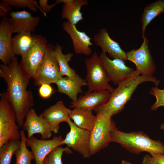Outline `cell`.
Instances as JSON below:
<instances>
[{
	"instance_id": "obj_5",
	"label": "cell",
	"mask_w": 164,
	"mask_h": 164,
	"mask_svg": "<svg viewBox=\"0 0 164 164\" xmlns=\"http://www.w3.org/2000/svg\"><path fill=\"white\" fill-rule=\"evenodd\" d=\"M0 97V148L10 140L21 139L15 112L4 92Z\"/></svg>"
},
{
	"instance_id": "obj_9",
	"label": "cell",
	"mask_w": 164,
	"mask_h": 164,
	"mask_svg": "<svg viewBox=\"0 0 164 164\" xmlns=\"http://www.w3.org/2000/svg\"><path fill=\"white\" fill-rule=\"evenodd\" d=\"M149 45V40L145 37L138 49H133L126 53V60L135 65V70L140 75L153 76L156 69Z\"/></svg>"
},
{
	"instance_id": "obj_16",
	"label": "cell",
	"mask_w": 164,
	"mask_h": 164,
	"mask_svg": "<svg viewBox=\"0 0 164 164\" xmlns=\"http://www.w3.org/2000/svg\"><path fill=\"white\" fill-rule=\"evenodd\" d=\"M71 110L65 106L63 101H60L39 115L49 123L51 131L56 134L59 132L60 123L66 122Z\"/></svg>"
},
{
	"instance_id": "obj_7",
	"label": "cell",
	"mask_w": 164,
	"mask_h": 164,
	"mask_svg": "<svg viewBox=\"0 0 164 164\" xmlns=\"http://www.w3.org/2000/svg\"><path fill=\"white\" fill-rule=\"evenodd\" d=\"M54 46L49 43L44 58L33 77L34 84L40 86L44 84L55 83L63 76L54 55Z\"/></svg>"
},
{
	"instance_id": "obj_21",
	"label": "cell",
	"mask_w": 164,
	"mask_h": 164,
	"mask_svg": "<svg viewBox=\"0 0 164 164\" xmlns=\"http://www.w3.org/2000/svg\"><path fill=\"white\" fill-rule=\"evenodd\" d=\"M58 4L63 3L61 16L71 24L76 25L83 20V14L80 10L82 6L87 5V0H57Z\"/></svg>"
},
{
	"instance_id": "obj_20",
	"label": "cell",
	"mask_w": 164,
	"mask_h": 164,
	"mask_svg": "<svg viewBox=\"0 0 164 164\" xmlns=\"http://www.w3.org/2000/svg\"><path fill=\"white\" fill-rule=\"evenodd\" d=\"M56 84L59 92L66 95L74 102L78 99V94L83 93L82 87L87 85V81L77 74L72 77H62Z\"/></svg>"
},
{
	"instance_id": "obj_11",
	"label": "cell",
	"mask_w": 164,
	"mask_h": 164,
	"mask_svg": "<svg viewBox=\"0 0 164 164\" xmlns=\"http://www.w3.org/2000/svg\"><path fill=\"white\" fill-rule=\"evenodd\" d=\"M63 139L60 135L54 136L51 139H39L33 136L27 138L26 144L30 148L36 164H44L46 158L56 148L62 145Z\"/></svg>"
},
{
	"instance_id": "obj_18",
	"label": "cell",
	"mask_w": 164,
	"mask_h": 164,
	"mask_svg": "<svg viewBox=\"0 0 164 164\" xmlns=\"http://www.w3.org/2000/svg\"><path fill=\"white\" fill-rule=\"evenodd\" d=\"M9 13L10 17L8 20L13 33L33 32L36 30L40 20L39 17L33 16L26 10L12 11Z\"/></svg>"
},
{
	"instance_id": "obj_38",
	"label": "cell",
	"mask_w": 164,
	"mask_h": 164,
	"mask_svg": "<svg viewBox=\"0 0 164 164\" xmlns=\"http://www.w3.org/2000/svg\"><path fill=\"white\" fill-rule=\"evenodd\" d=\"M44 164H48V158L47 156L44 162Z\"/></svg>"
},
{
	"instance_id": "obj_22",
	"label": "cell",
	"mask_w": 164,
	"mask_h": 164,
	"mask_svg": "<svg viewBox=\"0 0 164 164\" xmlns=\"http://www.w3.org/2000/svg\"><path fill=\"white\" fill-rule=\"evenodd\" d=\"M91 110L76 108L71 110L69 118L78 128L90 132L94 125L96 115H93Z\"/></svg>"
},
{
	"instance_id": "obj_10",
	"label": "cell",
	"mask_w": 164,
	"mask_h": 164,
	"mask_svg": "<svg viewBox=\"0 0 164 164\" xmlns=\"http://www.w3.org/2000/svg\"><path fill=\"white\" fill-rule=\"evenodd\" d=\"M66 122L70 126V131L66 134L61 145H66L84 158L90 157L91 155L89 146L90 132L77 127L70 118Z\"/></svg>"
},
{
	"instance_id": "obj_12",
	"label": "cell",
	"mask_w": 164,
	"mask_h": 164,
	"mask_svg": "<svg viewBox=\"0 0 164 164\" xmlns=\"http://www.w3.org/2000/svg\"><path fill=\"white\" fill-rule=\"evenodd\" d=\"M99 56L111 81L115 85H118L135 71L133 68L127 66L125 61L121 59H111L102 51Z\"/></svg>"
},
{
	"instance_id": "obj_8",
	"label": "cell",
	"mask_w": 164,
	"mask_h": 164,
	"mask_svg": "<svg viewBox=\"0 0 164 164\" xmlns=\"http://www.w3.org/2000/svg\"><path fill=\"white\" fill-rule=\"evenodd\" d=\"M34 40L31 47L22 57L21 66L24 71L32 78L43 61L47 48V40L41 35H34Z\"/></svg>"
},
{
	"instance_id": "obj_29",
	"label": "cell",
	"mask_w": 164,
	"mask_h": 164,
	"mask_svg": "<svg viewBox=\"0 0 164 164\" xmlns=\"http://www.w3.org/2000/svg\"><path fill=\"white\" fill-rule=\"evenodd\" d=\"M70 154L72 151L68 147L59 146L53 150L48 155V164H63L62 157L63 152Z\"/></svg>"
},
{
	"instance_id": "obj_26",
	"label": "cell",
	"mask_w": 164,
	"mask_h": 164,
	"mask_svg": "<svg viewBox=\"0 0 164 164\" xmlns=\"http://www.w3.org/2000/svg\"><path fill=\"white\" fill-rule=\"evenodd\" d=\"M21 144L19 148L14 153L15 156V164H31V161L35 159L34 155L32 151L27 148L26 141L27 138L25 131H20Z\"/></svg>"
},
{
	"instance_id": "obj_28",
	"label": "cell",
	"mask_w": 164,
	"mask_h": 164,
	"mask_svg": "<svg viewBox=\"0 0 164 164\" xmlns=\"http://www.w3.org/2000/svg\"><path fill=\"white\" fill-rule=\"evenodd\" d=\"M9 5L17 7H26L34 12H37L38 9L46 17V13L41 9L38 2L35 0H3Z\"/></svg>"
},
{
	"instance_id": "obj_13",
	"label": "cell",
	"mask_w": 164,
	"mask_h": 164,
	"mask_svg": "<svg viewBox=\"0 0 164 164\" xmlns=\"http://www.w3.org/2000/svg\"><path fill=\"white\" fill-rule=\"evenodd\" d=\"M22 128L27 132V138L36 134H39L42 139H49L52 135L49 123L39 115L37 114L34 109L30 108L26 116Z\"/></svg>"
},
{
	"instance_id": "obj_32",
	"label": "cell",
	"mask_w": 164,
	"mask_h": 164,
	"mask_svg": "<svg viewBox=\"0 0 164 164\" xmlns=\"http://www.w3.org/2000/svg\"><path fill=\"white\" fill-rule=\"evenodd\" d=\"M48 2L47 0H39V7L41 10L46 13L50 12L52 8L57 4L56 2L52 5H49Z\"/></svg>"
},
{
	"instance_id": "obj_34",
	"label": "cell",
	"mask_w": 164,
	"mask_h": 164,
	"mask_svg": "<svg viewBox=\"0 0 164 164\" xmlns=\"http://www.w3.org/2000/svg\"><path fill=\"white\" fill-rule=\"evenodd\" d=\"M142 164H158L150 155H145L143 157Z\"/></svg>"
},
{
	"instance_id": "obj_25",
	"label": "cell",
	"mask_w": 164,
	"mask_h": 164,
	"mask_svg": "<svg viewBox=\"0 0 164 164\" xmlns=\"http://www.w3.org/2000/svg\"><path fill=\"white\" fill-rule=\"evenodd\" d=\"M54 55L57 61L60 71L62 76H65L68 77H72L76 74L75 70L70 67L68 62L73 56V53L64 54L62 51V46L56 44L54 49Z\"/></svg>"
},
{
	"instance_id": "obj_23",
	"label": "cell",
	"mask_w": 164,
	"mask_h": 164,
	"mask_svg": "<svg viewBox=\"0 0 164 164\" xmlns=\"http://www.w3.org/2000/svg\"><path fill=\"white\" fill-rule=\"evenodd\" d=\"M164 12V0H157L144 7L140 18L142 24V37L143 39L145 37V32L147 26L154 18Z\"/></svg>"
},
{
	"instance_id": "obj_36",
	"label": "cell",
	"mask_w": 164,
	"mask_h": 164,
	"mask_svg": "<svg viewBox=\"0 0 164 164\" xmlns=\"http://www.w3.org/2000/svg\"><path fill=\"white\" fill-rule=\"evenodd\" d=\"M121 164H132L126 160H123L121 161Z\"/></svg>"
},
{
	"instance_id": "obj_37",
	"label": "cell",
	"mask_w": 164,
	"mask_h": 164,
	"mask_svg": "<svg viewBox=\"0 0 164 164\" xmlns=\"http://www.w3.org/2000/svg\"><path fill=\"white\" fill-rule=\"evenodd\" d=\"M160 128L161 129L164 130V122L161 125Z\"/></svg>"
},
{
	"instance_id": "obj_31",
	"label": "cell",
	"mask_w": 164,
	"mask_h": 164,
	"mask_svg": "<svg viewBox=\"0 0 164 164\" xmlns=\"http://www.w3.org/2000/svg\"><path fill=\"white\" fill-rule=\"evenodd\" d=\"M53 89L50 84H44L40 86L39 89V96L44 99L49 98L52 94Z\"/></svg>"
},
{
	"instance_id": "obj_2",
	"label": "cell",
	"mask_w": 164,
	"mask_h": 164,
	"mask_svg": "<svg viewBox=\"0 0 164 164\" xmlns=\"http://www.w3.org/2000/svg\"><path fill=\"white\" fill-rule=\"evenodd\" d=\"M148 82H152L158 86L160 84V81L153 76L140 75L135 70L120 83L116 88L114 89L106 103L96 107L94 110L96 114L100 113L111 117L124 109L140 84Z\"/></svg>"
},
{
	"instance_id": "obj_33",
	"label": "cell",
	"mask_w": 164,
	"mask_h": 164,
	"mask_svg": "<svg viewBox=\"0 0 164 164\" xmlns=\"http://www.w3.org/2000/svg\"><path fill=\"white\" fill-rule=\"evenodd\" d=\"M1 2L0 4V16L6 17V15L9 13V11L11 10V8L9 7V5L4 2L3 0H1Z\"/></svg>"
},
{
	"instance_id": "obj_14",
	"label": "cell",
	"mask_w": 164,
	"mask_h": 164,
	"mask_svg": "<svg viewBox=\"0 0 164 164\" xmlns=\"http://www.w3.org/2000/svg\"><path fill=\"white\" fill-rule=\"evenodd\" d=\"M62 27L70 37L75 54L87 56L91 54L92 50L90 47L94 44L91 41V38L84 32L78 30L76 25L67 21L63 22Z\"/></svg>"
},
{
	"instance_id": "obj_15",
	"label": "cell",
	"mask_w": 164,
	"mask_h": 164,
	"mask_svg": "<svg viewBox=\"0 0 164 164\" xmlns=\"http://www.w3.org/2000/svg\"><path fill=\"white\" fill-rule=\"evenodd\" d=\"M13 33L8 18L3 17L0 22V59L5 65L11 63L15 57L12 47Z\"/></svg>"
},
{
	"instance_id": "obj_27",
	"label": "cell",
	"mask_w": 164,
	"mask_h": 164,
	"mask_svg": "<svg viewBox=\"0 0 164 164\" xmlns=\"http://www.w3.org/2000/svg\"><path fill=\"white\" fill-rule=\"evenodd\" d=\"M21 140H12L0 148V164H11L12 156L19 148Z\"/></svg>"
},
{
	"instance_id": "obj_24",
	"label": "cell",
	"mask_w": 164,
	"mask_h": 164,
	"mask_svg": "<svg viewBox=\"0 0 164 164\" xmlns=\"http://www.w3.org/2000/svg\"><path fill=\"white\" fill-rule=\"evenodd\" d=\"M34 40V35L31 32L18 33L13 37L12 47L15 55L23 57L31 47Z\"/></svg>"
},
{
	"instance_id": "obj_35",
	"label": "cell",
	"mask_w": 164,
	"mask_h": 164,
	"mask_svg": "<svg viewBox=\"0 0 164 164\" xmlns=\"http://www.w3.org/2000/svg\"><path fill=\"white\" fill-rule=\"evenodd\" d=\"M158 164H164V155L157 154H150Z\"/></svg>"
},
{
	"instance_id": "obj_1",
	"label": "cell",
	"mask_w": 164,
	"mask_h": 164,
	"mask_svg": "<svg viewBox=\"0 0 164 164\" xmlns=\"http://www.w3.org/2000/svg\"><path fill=\"white\" fill-rule=\"evenodd\" d=\"M0 77L7 84L4 94L15 112L18 125L22 128L27 113L34 105L33 94L27 89L30 78L23 70L16 57L8 65L0 63Z\"/></svg>"
},
{
	"instance_id": "obj_4",
	"label": "cell",
	"mask_w": 164,
	"mask_h": 164,
	"mask_svg": "<svg viewBox=\"0 0 164 164\" xmlns=\"http://www.w3.org/2000/svg\"><path fill=\"white\" fill-rule=\"evenodd\" d=\"M85 63L87 91L107 90L111 92L114 88L109 84L110 79L97 51L90 58L86 59Z\"/></svg>"
},
{
	"instance_id": "obj_6",
	"label": "cell",
	"mask_w": 164,
	"mask_h": 164,
	"mask_svg": "<svg viewBox=\"0 0 164 164\" xmlns=\"http://www.w3.org/2000/svg\"><path fill=\"white\" fill-rule=\"evenodd\" d=\"M94 126L90 132L89 146L91 155L106 147L111 142V131L116 127L111 117L96 114Z\"/></svg>"
},
{
	"instance_id": "obj_19",
	"label": "cell",
	"mask_w": 164,
	"mask_h": 164,
	"mask_svg": "<svg viewBox=\"0 0 164 164\" xmlns=\"http://www.w3.org/2000/svg\"><path fill=\"white\" fill-rule=\"evenodd\" d=\"M111 92L107 90L87 91L80 96L74 102H72L70 107L81 108L92 110L96 107L106 103L108 100Z\"/></svg>"
},
{
	"instance_id": "obj_17",
	"label": "cell",
	"mask_w": 164,
	"mask_h": 164,
	"mask_svg": "<svg viewBox=\"0 0 164 164\" xmlns=\"http://www.w3.org/2000/svg\"><path fill=\"white\" fill-rule=\"evenodd\" d=\"M93 40L95 44L101 48L102 52L107 53L113 59L119 58L125 61L126 60V53L118 43L110 37L106 29H100L94 35Z\"/></svg>"
},
{
	"instance_id": "obj_30",
	"label": "cell",
	"mask_w": 164,
	"mask_h": 164,
	"mask_svg": "<svg viewBox=\"0 0 164 164\" xmlns=\"http://www.w3.org/2000/svg\"><path fill=\"white\" fill-rule=\"evenodd\" d=\"M150 93L156 99L155 102L151 108V110H155L159 107H164V89H160L157 86H155L152 88Z\"/></svg>"
},
{
	"instance_id": "obj_3",
	"label": "cell",
	"mask_w": 164,
	"mask_h": 164,
	"mask_svg": "<svg viewBox=\"0 0 164 164\" xmlns=\"http://www.w3.org/2000/svg\"><path fill=\"white\" fill-rule=\"evenodd\" d=\"M111 142H116L133 153L147 152L150 154L164 155V145L160 141L152 139L142 131L125 132L116 127L111 132Z\"/></svg>"
}]
</instances>
